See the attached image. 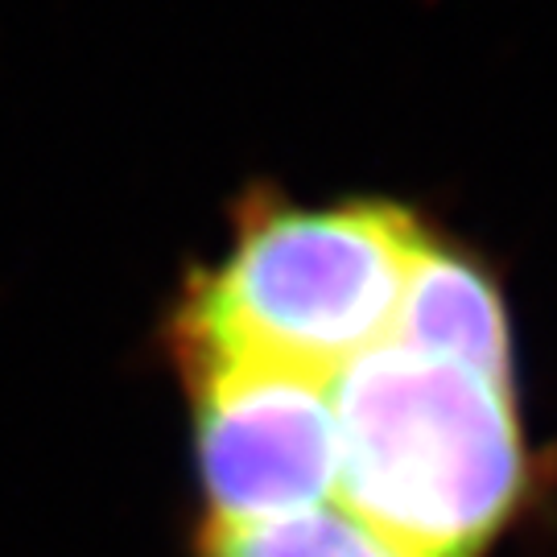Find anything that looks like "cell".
Instances as JSON below:
<instances>
[{"label": "cell", "instance_id": "6da1fadb", "mask_svg": "<svg viewBox=\"0 0 557 557\" xmlns=\"http://www.w3.org/2000/svg\"><path fill=\"white\" fill-rule=\"evenodd\" d=\"M335 504L413 557H479L524 483L512 384L384 338L331 384Z\"/></svg>", "mask_w": 557, "mask_h": 557}, {"label": "cell", "instance_id": "7a4b0ae2", "mask_svg": "<svg viewBox=\"0 0 557 557\" xmlns=\"http://www.w3.org/2000/svg\"><path fill=\"white\" fill-rule=\"evenodd\" d=\"M425 236L397 207L264 211L182 310L190 359H264L335 380L393 335Z\"/></svg>", "mask_w": 557, "mask_h": 557}, {"label": "cell", "instance_id": "3957f363", "mask_svg": "<svg viewBox=\"0 0 557 557\" xmlns=\"http://www.w3.org/2000/svg\"><path fill=\"white\" fill-rule=\"evenodd\" d=\"M202 487L215 517L257 520L335 499V380L264 359H190Z\"/></svg>", "mask_w": 557, "mask_h": 557}, {"label": "cell", "instance_id": "277c9868", "mask_svg": "<svg viewBox=\"0 0 557 557\" xmlns=\"http://www.w3.org/2000/svg\"><path fill=\"white\" fill-rule=\"evenodd\" d=\"M388 338L512 384L508 322L496 285L475 264L446 248H434L430 239L409 269Z\"/></svg>", "mask_w": 557, "mask_h": 557}, {"label": "cell", "instance_id": "5b68a950", "mask_svg": "<svg viewBox=\"0 0 557 557\" xmlns=\"http://www.w3.org/2000/svg\"><path fill=\"white\" fill-rule=\"evenodd\" d=\"M202 557H413L343 504H319L285 517H215L202 533Z\"/></svg>", "mask_w": 557, "mask_h": 557}]
</instances>
